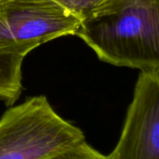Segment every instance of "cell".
Segmentation results:
<instances>
[{
	"instance_id": "8992f818",
	"label": "cell",
	"mask_w": 159,
	"mask_h": 159,
	"mask_svg": "<svg viewBox=\"0 0 159 159\" xmlns=\"http://www.w3.org/2000/svg\"><path fill=\"white\" fill-rule=\"evenodd\" d=\"M81 20L95 17L116 5L119 0H56Z\"/></svg>"
},
{
	"instance_id": "52a82bcc",
	"label": "cell",
	"mask_w": 159,
	"mask_h": 159,
	"mask_svg": "<svg viewBox=\"0 0 159 159\" xmlns=\"http://www.w3.org/2000/svg\"><path fill=\"white\" fill-rule=\"evenodd\" d=\"M45 159H108L86 141Z\"/></svg>"
},
{
	"instance_id": "3957f363",
	"label": "cell",
	"mask_w": 159,
	"mask_h": 159,
	"mask_svg": "<svg viewBox=\"0 0 159 159\" xmlns=\"http://www.w3.org/2000/svg\"><path fill=\"white\" fill-rule=\"evenodd\" d=\"M81 20L56 0L0 4V54L25 56L46 42L75 35Z\"/></svg>"
},
{
	"instance_id": "5b68a950",
	"label": "cell",
	"mask_w": 159,
	"mask_h": 159,
	"mask_svg": "<svg viewBox=\"0 0 159 159\" xmlns=\"http://www.w3.org/2000/svg\"><path fill=\"white\" fill-rule=\"evenodd\" d=\"M25 56L0 54V101L12 106L22 91L21 66Z\"/></svg>"
},
{
	"instance_id": "7a4b0ae2",
	"label": "cell",
	"mask_w": 159,
	"mask_h": 159,
	"mask_svg": "<svg viewBox=\"0 0 159 159\" xmlns=\"http://www.w3.org/2000/svg\"><path fill=\"white\" fill-rule=\"evenodd\" d=\"M85 141L44 95L9 106L0 117V159H45Z\"/></svg>"
},
{
	"instance_id": "ba28073f",
	"label": "cell",
	"mask_w": 159,
	"mask_h": 159,
	"mask_svg": "<svg viewBox=\"0 0 159 159\" xmlns=\"http://www.w3.org/2000/svg\"><path fill=\"white\" fill-rule=\"evenodd\" d=\"M5 1H7V0H0V4L3 3V2H5Z\"/></svg>"
},
{
	"instance_id": "6da1fadb",
	"label": "cell",
	"mask_w": 159,
	"mask_h": 159,
	"mask_svg": "<svg viewBox=\"0 0 159 159\" xmlns=\"http://www.w3.org/2000/svg\"><path fill=\"white\" fill-rule=\"evenodd\" d=\"M75 35L103 62L140 71L159 69V0H119L82 20Z\"/></svg>"
},
{
	"instance_id": "277c9868",
	"label": "cell",
	"mask_w": 159,
	"mask_h": 159,
	"mask_svg": "<svg viewBox=\"0 0 159 159\" xmlns=\"http://www.w3.org/2000/svg\"><path fill=\"white\" fill-rule=\"evenodd\" d=\"M108 159H159V69L141 71L119 140Z\"/></svg>"
}]
</instances>
